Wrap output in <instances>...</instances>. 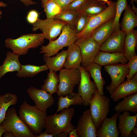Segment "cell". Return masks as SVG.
I'll list each match as a JSON object with an SVG mask.
<instances>
[{"mask_svg": "<svg viewBox=\"0 0 137 137\" xmlns=\"http://www.w3.org/2000/svg\"><path fill=\"white\" fill-rule=\"evenodd\" d=\"M137 43V30L133 29L126 33L123 53L129 61L137 55L135 48Z\"/></svg>", "mask_w": 137, "mask_h": 137, "instance_id": "cell-23", "label": "cell"}, {"mask_svg": "<svg viewBox=\"0 0 137 137\" xmlns=\"http://www.w3.org/2000/svg\"><path fill=\"white\" fill-rule=\"evenodd\" d=\"M137 0H131V4L132 5H134L133 4V2H135L136 3H137Z\"/></svg>", "mask_w": 137, "mask_h": 137, "instance_id": "cell-51", "label": "cell"}, {"mask_svg": "<svg viewBox=\"0 0 137 137\" xmlns=\"http://www.w3.org/2000/svg\"><path fill=\"white\" fill-rule=\"evenodd\" d=\"M120 113L116 112L110 118H106L97 130L98 137H118L120 133L117 121Z\"/></svg>", "mask_w": 137, "mask_h": 137, "instance_id": "cell-17", "label": "cell"}, {"mask_svg": "<svg viewBox=\"0 0 137 137\" xmlns=\"http://www.w3.org/2000/svg\"><path fill=\"white\" fill-rule=\"evenodd\" d=\"M2 124L6 130L11 131L15 137H36L18 115L13 107L8 108Z\"/></svg>", "mask_w": 137, "mask_h": 137, "instance_id": "cell-6", "label": "cell"}, {"mask_svg": "<svg viewBox=\"0 0 137 137\" xmlns=\"http://www.w3.org/2000/svg\"><path fill=\"white\" fill-rule=\"evenodd\" d=\"M69 137H78L76 128L72 129L68 133Z\"/></svg>", "mask_w": 137, "mask_h": 137, "instance_id": "cell-43", "label": "cell"}, {"mask_svg": "<svg viewBox=\"0 0 137 137\" xmlns=\"http://www.w3.org/2000/svg\"><path fill=\"white\" fill-rule=\"evenodd\" d=\"M75 43L80 49L82 66L86 67L93 62L95 57L100 51V45L91 36L77 39Z\"/></svg>", "mask_w": 137, "mask_h": 137, "instance_id": "cell-10", "label": "cell"}, {"mask_svg": "<svg viewBox=\"0 0 137 137\" xmlns=\"http://www.w3.org/2000/svg\"><path fill=\"white\" fill-rule=\"evenodd\" d=\"M50 0H41V5L43 7L44 5Z\"/></svg>", "mask_w": 137, "mask_h": 137, "instance_id": "cell-48", "label": "cell"}, {"mask_svg": "<svg viewBox=\"0 0 137 137\" xmlns=\"http://www.w3.org/2000/svg\"><path fill=\"white\" fill-rule=\"evenodd\" d=\"M18 100L16 95L11 93H7L0 95V124L3 122L9 107L15 105Z\"/></svg>", "mask_w": 137, "mask_h": 137, "instance_id": "cell-29", "label": "cell"}, {"mask_svg": "<svg viewBox=\"0 0 137 137\" xmlns=\"http://www.w3.org/2000/svg\"><path fill=\"white\" fill-rule=\"evenodd\" d=\"M129 68V72L126 80L130 79L137 72V56L131 59L127 63Z\"/></svg>", "mask_w": 137, "mask_h": 137, "instance_id": "cell-38", "label": "cell"}, {"mask_svg": "<svg viewBox=\"0 0 137 137\" xmlns=\"http://www.w3.org/2000/svg\"><path fill=\"white\" fill-rule=\"evenodd\" d=\"M116 2H111L102 12L88 16L87 25L81 32L76 35L77 39L91 36L93 31L101 24L115 16Z\"/></svg>", "mask_w": 137, "mask_h": 137, "instance_id": "cell-7", "label": "cell"}, {"mask_svg": "<svg viewBox=\"0 0 137 137\" xmlns=\"http://www.w3.org/2000/svg\"><path fill=\"white\" fill-rule=\"evenodd\" d=\"M18 113L19 118L34 135L37 136L42 132L45 128L46 111L30 105L24 100L20 106Z\"/></svg>", "mask_w": 137, "mask_h": 137, "instance_id": "cell-1", "label": "cell"}, {"mask_svg": "<svg viewBox=\"0 0 137 137\" xmlns=\"http://www.w3.org/2000/svg\"><path fill=\"white\" fill-rule=\"evenodd\" d=\"M67 55L64 67L80 70L82 58L80 49L75 42L68 46Z\"/></svg>", "mask_w": 137, "mask_h": 137, "instance_id": "cell-21", "label": "cell"}, {"mask_svg": "<svg viewBox=\"0 0 137 137\" xmlns=\"http://www.w3.org/2000/svg\"><path fill=\"white\" fill-rule=\"evenodd\" d=\"M7 6V5L4 3L3 1L0 2V8L1 7H5ZM2 12L0 10V19L2 18Z\"/></svg>", "mask_w": 137, "mask_h": 137, "instance_id": "cell-45", "label": "cell"}, {"mask_svg": "<svg viewBox=\"0 0 137 137\" xmlns=\"http://www.w3.org/2000/svg\"><path fill=\"white\" fill-rule=\"evenodd\" d=\"M66 24L63 21L55 19H39L32 25V30L35 31L40 30L44 38L50 41L55 40L60 35L63 27Z\"/></svg>", "mask_w": 137, "mask_h": 137, "instance_id": "cell-9", "label": "cell"}, {"mask_svg": "<svg viewBox=\"0 0 137 137\" xmlns=\"http://www.w3.org/2000/svg\"><path fill=\"white\" fill-rule=\"evenodd\" d=\"M72 1H73L74 0H72Z\"/></svg>", "mask_w": 137, "mask_h": 137, "instance_id": "cell-52", "label": "cell"}, {"mask_svg": "<svg viewBox=\"0 0 137 137\" xmlns=\"http://www.w3.org/2000/svg\"><path fill=\"white\" fill-rule=\"evenodd\" d=\"M60 7L62 11L67 10L72 0H55Z\"/></svg>", "mask_w": 137, "mask_h": 137, "instance_id": "cell-40", "label": "cell"}, {"mask_svg": "<svg viewBox=\"0 0 137 137\" xmlns=\"http://www.w3.org/2000/svg\"><path fill=\"white\" fill-rule=\"evenodd\" d=\"M58 114L47 116L45 121V131L48 133L58 135L61 133H68L76 127L71 123L75 112L72 107L64 109Z\"/></svg>", "mask_w": 137, "mask_h": 137, "instance_id": "cell-2", "label": "cell"}, {"mask_svg": "<svg viewBox=\"0 0 137 137\" xmlns=\"http://www.w3.org/2000/svg\"><path fill=\"white\" fill-rule=\"evenodd\" d=\"M49 70V72L47 74V77L44 80V83L41 88L52 95L54 93H57L58 91L59 78L58 75L56 72Z\"/></svg>", "mask_w": 137, "mask_h": 137, "instance_id": "cell-32", "label": "cell"}, {"mask_svg": "<svg viewBox=\"0 0 137 137\" xmlns=\"http://www.w3.org/2000/svg\"><path fill=\"white\" fill-rule=\"evenodd\" d=\"M128 61L123 53H111L100 51L93 62L102 66L119 63L126 64Z\"/></svg>", "mask_w": 137, "mask_h": 137, "instance_id": "cell-18", "label": "cell"}, {"mask_svg": "<svg viewBox=\"0 0 137 137\" xmlns=\"http://www.w3.org/2000/svg\"><path fill=\"white\" fill-rule=\"evenodd\" d=\"M124 10L120 27L121 30L126 33L137 26V16L129 5H128Z\"/></svg>", "mask_w": 137, "mask_h": 137, "instance_id": "cell-24", "label": "cell"}, {"mask_svg": "<svg viewBox=\"0 0 137 137\" xmlns=\"http://www.w3.org/2000/svg\"><path fill=\"white\" fill-rule=\"evenodd\" d=\"M48 69L46 64L42 66L30 64L21 65L20 70L17 72L16 75L20 78H32L40 73L46 71Z\"/></svg>", "mask_w": 137, "mask_h": 137, "instance_id": "cell-30", "label": "cell"}, {"mask_svg": "<svg viewBox=\"0 0 137 137\" xmlns=\"http://www.w3.org/2000/svg\"><path fill=\"white\" fill-rule=\"evenodd\" d=\"M43 7L47 19H55L62 11L60 5L55 0H50Z\"/></svg>", "mask_w": 137, "mask_h": 137, "instance_id": "cell-34", "label": "cell"}, {"mask_svg": "<svg viewBox=\"0 0 137 137\" xmlns=\"http://www.w3.org/2000/svg\"><path fill=\"white\" fill-rule=\"evenodd\" d=\"M104 68L111 79L110 84L106 87L107 90L111 95L125 81L129 72V68L127 64L118 63L105 65Z\"/></svg>", "mask_w": 137, "mask_h": 137, "instance_id": "cell-11", "label": "cell"}, {"mask_svg": "<svg viewBox=\"0 0 137 137\" xmlns=\"http://www.w3.org/2000/svg\"><path fill=\"white\" fill-rule=\"evenodd\" d=\"M27 92L35 102V106L41 110L46 111L54 103L55 100L52 95L43 89L31 87L27 89Z\"/></svg>", "mask_w": 137, "mask_h": 137, "instance_id": "cell-13", "label": "cell"}, {"mask_svg": "<svg viewBox=\"0 0 137 137\" xmlns=\"http://www.w3.org/2000/svg\"><path fill=\"white\" fill-rule=\"evenodd\" d=\"M110 102V99L104 95H102L97 90L90 101L91 116L97 129L108 114Z\"/></svg>", "mask_w": 137, "mask_h": 137, "instance_id": "cell-5", "label": "cell"}, {"mask_svg": "<svg viewBox=\"0 0 137 137\" xmlns=\"http://www.w3.org/2000/svg\"><path fill=\"white\" fill-rule=\"evenodd\" d=\"M42 33H29L21 36L15 39L8 38L5 41V46L11 49L13 53L25 55L30 48H36L44 42Z\"/></svg>", "mask_w": 137, "mask_h": 137, "instance_id": "cell-3", "label": "cell"}, {"mask_svg": "<svg viewBox=\"0 0 137 137\" xmlns=\"http://www.w3.org/2000/svg\"><path fill=\"white\" fill-rule=\"evenodd\" d=\"M79 13L78 11L67 10L62 11L55 19L65 22L74 30L76 20Z\"/></svg>", "mask_w": 137, "mask_h": 137, "instance_id": "cell-33", "label": "cell"}, {"mask_svg": "<svg viewBox=\"0 0 137 137\" xmlns=\"http://www.w3.org/2000/svg\"><path fill=\"white\" fill-rule=\"evenodd\" d=\"M101 67L102 66L93 62L84 68L93 79L98 92L102 95H103L104 87L106 82L101 75Z\"/></svg>", "mask_w": 137, "mask_h": 137, "instance_id": "cell-25", "label": "cell"}, {"mask_svg": "<svg viewBox=\"0 0 137 137\" xmlns=\"http://www.w3.org/2000/svg\"><path fill=\"white\" fill-rule=\"evenodd\" d=\"M59 82L57 93L60 96H64L73 92L77 85L79 84L81 78L80 70L75 68H62L59 71Z\"/></svg>", "mask_w": 137, "mask_h": 137, "instance_id": "cell-8", "label": "cell"}, {"mask_svg": "<svg viewBox=\"0 0 137 137\" xmlns=\"http://www.w3.org/2000/svg\"><path fill=\"white\" fill-rule=\"evenodd\" d=\"M19 56L10 51L6 52V57L0 66V80L7 73L20 70L21 64L19 61Z\"/></svg>", "mask_w": 137, "mask_h": 137, "instance_id": "cell-20", "label": "cell"}, {"mask_svg": "<svg viewBox=\"0 0 137 137\" xmlns=\"http://www.w3.org/2000/svg\"><path fill=\"white\" fill-rule=\"evenodd\" d=\"M23 3L25 6H28L35 4L36 3L32 0H19Z\"/></svg>", "mask_w": 137, "mask_h": 137, "instance_id": "cell-42", "label": "cell"}, {"mask_svg": "<svg viewBox=\"0 0 137 137\" xmlns=\"http://www.w3.org/2000/svg\"><path fill=\"white\" fill-rule=\"evenodd\" d=\"M39 13L35 9L29 11L27 14L26 20L29 24L32 25L35 23L39 19Z\"/></svg>", "mask_w": 137, "mask_h": 137, "instance_id": "cell-39", "label": "cell"}, {"mask_svg": "<svg viewBox=\"0 0 137 137\" xmlns=\"http://www.w3.org/2000/svg\"><path fill=\"white\" fill-rule=\"evenodd\" d=\"M82 100L78 93L72 92L65 97L60 96L58 98L57 113L64 109H67L72 105H81Z\"/></svg>", "mask_w": 137, "mask_h": 137, "instance_id": "cell-28", "label": "cell"}, {"mask_svg": "<svg viewBox=\"0 0 137 137\" xmlns=\"http://www.w3.org/2000/svg\"><path fill=\"white\" fill-rule=\"evenodd\" d=\"M58 137V135L49 134L44 131L43 132H41L40 134L37 135L36 137Z\"/></svg>", "mask_w": 137, "mask_h": 137, "instance_id": "cell-41", "label": "cell"}, {"mask_svg": "<svg viewBox=\"0 0 137 137\" xmlns=\"http://www.w3.org/2000/svg\"><path fill=\"white\" fill-rule=\"evenodd\" d=\"M127 6V0H117L116 2L115 13L113 24V32L120 30V18L122 12Z\"/></svg>", "mask_w": 137, "mask_h": 137, "instance_id": "cell-35", "label": "cell"}, {"mask_svg": "<svg viewBox=\"0 0 137 137\" xmlns=\"http://www.w3.org/2000/svg\"><path fill=\"white\" fill-rule=\"evenodd\" d=\"M124 98L114 107L115 112L121 113L124 111H128L136 113L137 112V92L129 95Z\"/></svg>", "mask_w": 137, "mask_h": 137, "instance_id": "cell-26", "label": "cell"}, {"mask_svg": "<svg viewBox=\"0 0 137 137\" xmlns=\"http://www.w3.org/2000/svg\"><path fill=\"white\" fill-rule=\"evenodd\" d=\"M3 134L4 137H15L13 132L9 131L6 130Z\"/></svg>", "mask_w": 137, "mask_h": 137, "instance_id": "cell-44", "label": "cell"}, {"mask_svg": "<svg viewBox=\"0 0 137 137\" xmlns=\"http://www.w3.org/2000/svg\"><path fill=\"white\" fill-rule=\"evenodd\" d=\"M114 17L100 25L93 32L91 37L100 45L113 32Z\"/></svg>", "mask_w": 137, "mask_h": 137, "instance_id": "cell-22", "label": "cell"}, {"mask_svg": "<svg viewBox=\"0 0 137 137\" xmlns=\"http://www.w3.org/2000/svg\"><path fill=\"white\" fill-rule=\"evenodd\" d=\"M76 129L78 137H96L97 130L92 119L90 109L83 113Z\"/></svg>", "mask_w": 137, "mask_h": 137, "instance_id": "cell-15", "label": "cell"}, {"mask_svg": "<svg viewBox=\"0 0 137 137\" xmlns=\"http://www.w3.org/2000/svg\"><path fill=\"white\" fill-rule=\"evenodd\" d=\"M106 3L100 0H91L78 12L88 16L96 15L107 8Z\"/></svg>", "mask_w": 137, "mask_h": 137, "instance_id": "cell-31", "label": "cell"}, {"mask_svg": "<svg viewBox=\"0 0 137 137\" xmlns=\"http://www.w3.org/2000/svg\"><path fill=\"white\" fill-rule=\"evenodd\" d=\"M88 19V16L79 13L76 20L74 29L76 35L84 29L87 24Z\"/></svg>", "mask_w": 137, "mask_h": 137, "instance_id": "cell-36", "label": "cell"}, {"mask_svg": "<svg viewBox=\"0 0 137 137\" xmlns=\"http://www.w3.org/2000/svg\"><path fill=\"white\" fill-rule=\"evenodd\" d=\"M132 133L136 135H137V128L135 126L133 128L132 130Z\"/></svg>", "mask_w": 137, "mask_h": 137, "instance_id": "cell-49", "label": "cell"}, {"mask_svg": "<svg viewBox=\"0 0 137 137\" xmlns=\"http://www.w3.org/2000/svg\"><path fill=\"white\" fill-rule=\"evenodd\" d=\"M126 35L120 30L113 32L100 45V50L111 53H123Z\"/></svg>", "mask_w": 137, "mask_h": 137, "instance_id": "cell-14", "label": "cell"}, {"mask_svg": "<svg viewBox=\"0 0 137 137\" xmlns=\"http://www.w3.org/2000/svg\"><path fill=\"white\" fill-rule=\"evenodd\" d=\"M6 130L3 126L2 123L0 124V137L2 136Z\"/></svg>", "mask_w": 137, "mask_h": 137, "instance_id": "cell-46", "label": "cell"}, {"mask_svg": "<svg viewBox=\"0 0 137 137\" xmlns=\"http://www.w3.org/2000/svg\"><path fill=\"white\" fill-rule=\"evenodd\" d=\"M137 92V73L131 79L124 81L110 95L111 98L115 102Z\"/></svg>", "mask_w": 137, "mask_h": 137, "instance_id": "cell-16", "label": "cell"}, {"mask_svg": "<svg viewBox=\"0 0 137 137\" xmlns=\"http://www.w3.org/2000/svg\"><path fill=\"white\" fill-rule=\"evenodd\" d=\"M91 0H74L70 4L67 10L78 12L82 9Z\"/></svg>", "mask_w": 137, "mask_h": 137, "instance_id": "cell-37", "label": "cell"}, {"mask_svg": "<svg viewBox=\"0 0 137 137\" xmlns=\"http://www.w3.org/2000/svg\"><path fill=\"white\" fill-rule=\"evenodd\" d=\"M68 135V133H67L62 132L60 133L58 135V137H67Z\"/></svg>", "mask_w": 137, "mask_h": 137, "instance_id": "cell-47", "label": "cell"}, {"mask_svg": "<svg viewBox=\"0 0 137 137\" xmlns=\"http://www.w3.org/2000/svg\"><path fill=\"white\" fill-rule=\"evenodd\" d=\"M77 40L74 30L66 24L63 27L59 37L56 39L49 41L46 46H42L40 53L44 54V56L55 55L64 47L68 46Z\"/></svg>", "mask_w": 137, "mask_h": 137, "instance_id": "cell-4", "label": "cell"}, {"mask_svg": "<svg viewBox=\"0 0 137 137\" xmlns=\"http://www.w3.org/2000/svg\"><path fill=\"white\" fill-rule=\"evenodd\" d=\"M80 70L81 73L80 81L78 89V93L82 100L84 106H89L90 101L97 89L94 81H91L88 72L82 66Z\"/></svg>", "mask_w": 137, "mask_h": 137, "instance_id": "cell-12", "label": "cell"}, {"mask_svg": "<svg viewBox=\"0 0 137 137\" xmlns=\"http://www.w3.org/2000/svg\"><path fill=\"white\" fill-rule=\"evenodd\" d=\"M67 50H63L57 53L55 56H44L43 59L45 64L49 70L57 72L64 67L67 55Z\"/></svg>", "mask_w": 137, "mask_h": 137, "instance_id": "cell-27", "label": "cell"}, {"mask_svg": "<svg viewBox=\"0 0 137 137\" xmlns=\"http://www.w3.org/2000/svg\"><path fill=\"white\" fill-rule=\"evenodd\" d=\"M101 1L107 3L108 5L111 2V1H109V0H100Z\"/></svg>", "mask_w": 137, "mask_h": 137, "instance_id": "cell-50", "label": "cell"}, {"mask_svg": "<svg viewBox=\"0 0 137 137\" xmlns=\"http://www.w3.org/2000/svg\"><path fill=\"white\" fill-rule=\"evenodd\" d=\"M130 112L124 111L118 116V129L121 137H130L132 131L137 124V114L130 115Z\"/></svg>", "mask_w": 137, "mask_h": 137, "instance_id": "cell-19", "label": "cell"}]
</instances>
